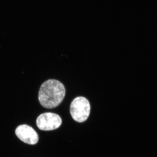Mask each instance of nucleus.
Masks as SVG:
<instances>
[{"mask_svg":"<svg viewBox=\"0 0 157 157\" xmlns=\"http://www.w3.org/2000/svg\"><path fill=\"white\" fill-rule=\"evenodd\" d=\"M61 118L58 114L52 113H45L37 118L36 124L39 129L48 131L55 130L60 126Z\"/></svg>","mask_w":157,"mask_h":157,"instance_id":"3","label":"nucleus"},{"mask_svg":"<svg viewBox=\"0 0 157 157\" xmlns=\"http://www.w3.org/2000/svg\"><path fill=\"white\" fill-rule=\"evenodd\" d=\"M66 94V90L62 82L56 79H49L42 85L39 89V100L46 108H53L61 103Z\"/></svg>","mask_w":157,"mask_h":157,"instance_id":"1","label":"nucleus"},{"mask_svg":"<svg viewBox=\"0 0 157 157\" xmlns=\"http://www.w3.org/2000/svg\"><path fill=\"white\" fill-rule=\"evenodd\" d=\"M15 134L23 142L28 144H36L39 141V135L32 127L26 124L17 127L15 130Z\"/></svg>","mask_w":157,"mask_h":157,"instance_id":"4","label":"nucleus"},{"mask_svg":"<svg viewBox=\"0 0 157 157\" xmlns=\"http://www.w3.org/2000/svg\"><path fill=\"white\" fill-rule=\"evenodd\" d=\"M90 108L89 101L86 98L77 97L71 103L70 113L74 120L78 122H83L89 116Z\"/></svg>","mask_w":157,"mask_h":157,"instance_id":"2","label":"nucleus"}]
</instances>
